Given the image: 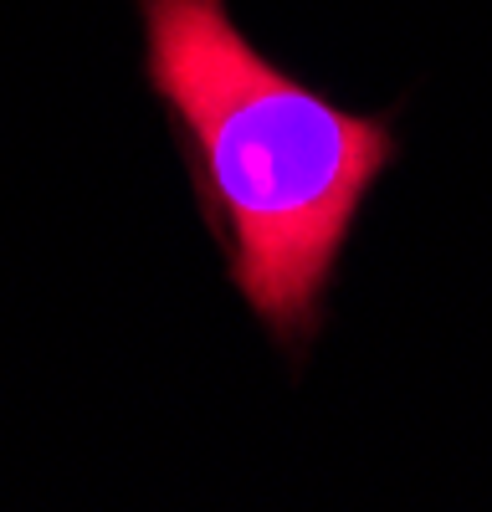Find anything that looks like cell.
<instances>
[{
  "instance_id": "6da1fadb",
  "label": "cell",
  "mask_w": 492,
  "mask_h": 512,
  "mask_svg": "<svg viewBox=\"0 0 492 512\" xmlns=\"http://www.w3.org/2000/svg\"><path fill=\"white\" fill-rule=\"evenodd\" d=\"M149 82L200 149V195L231 277L282 338L313 323L339 246L390 159L375 118L339 113L246 41L226 0H144Z\"/></svg>"
}]
</instances>
